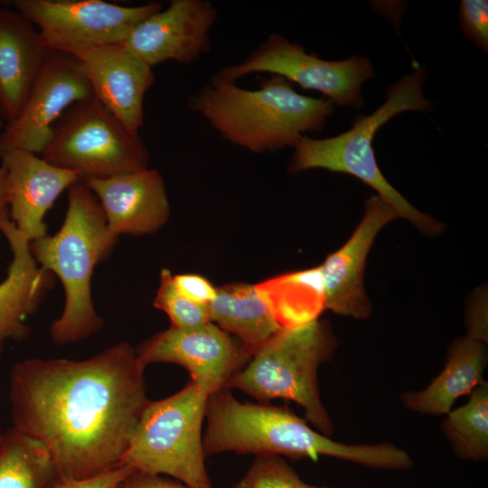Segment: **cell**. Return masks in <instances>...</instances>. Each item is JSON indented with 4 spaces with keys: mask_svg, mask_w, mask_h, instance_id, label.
<instances>
[{
    "mask_svg": "<svg viewBox=\"0 0 488 488\" xmlns=\"http://www.w3.org/2000/svg\"><path fill=\"white\" fill-rule=\"evenodd\" d=\"M145 369L127 342L82 360L19 361L9 372L13 427L46 447L61 479L108 472L150 401Z\"/></svg>",
    "mask_w": 488,
    "mask_h": 488,
    "instance_id": "cell-1",
    "label": "cell"
},
{
    "mask_svg": "<svg viewBox=\"0 0 488 488\" xmlns=\"http://www.w3.org/2000/svg\"><path fill=\"white\" fill-rule=\"evenodd\" d=\"M203 450L206 458L231 452L237 455H277L292 460L321 456L336 458L371 469L404 472L410 457L390 443L345 444L309 426L288 406L239 401L231 389L209 395L205 411Z\"/></svg>",
    "mask_w": 488,
    "mask_h": 488,
    "instance_id": "cell-2",
    "label": "cell"
},
{
    "mask_svg": "<svg viewBox=\"0 0 488 488\" xmlns=\"http://www.w3.org/2000/svg\"><path fill=\"white\" fill-rule=\"evenodd\" d=\"M190 106L227 141L253 153L295 147L307 132L323 130L333 104L296 92L271 75L257 89L213 76Z\"/></svg>",
    "mask_w": 488,
    "mask_h": 488,
    "instance_id": "cell-3",
    "label": "cell"
},
{
    "mask_svg": "<svg viewBox=\"0 0 488 488\" xmlns=\"http://www.w3.org/2000/svg\"><path fill=\"white\" fill-rule=\"evenodd\" d=\"M118 238L108 228L99 200L80 178L68 189L60 230L30 242L37 264L56 276L64 288V308L49 331L55 344L80 342L103 327L93 304L92 276L95 267L110 257Z\"/></svg>",
    "mask_w": 488,
    "mask_h": 488,
    "instance_id": "cell-4",
    "label": "cell"
},
{
    "mask_svg": "<svg viewBox=\"0 0 488 488\" xmlns=\"http://www.w3.org/2000/svg\"><path fill=\"white\" fill-rule=\"evenodd\" d=\"M425 70L417 65L387 89L386 101L372 114L357 119L348 131L335 136L314 139L306 135L294 147L288 171L295 174L309 169L344 173L374 189L397 212L428 236L441 232L442 225L411 205L381 174L372 148L377 130L392 117L408 110L429 111L433 103L422 91Z\"/></svg>",
    "mask_w": 488,
    "mask_h": 488,
    "instance_id": "cell-5",
    "label": "cell"
},
{
    "mask_svg": "<svg viewBox=\"0 0 488 488\" xmlns=\"http://www.w3.org/2000/svg\"><path fill=\"white\" fill-rule=\"evenodd\" d=\"M337 346L326 321L281 328L250 357L229 389H238L262 403L277 399L294 401L314 429L331 437L334 426L321 399L318 371Z\"/></svg>",
    "mask_w": 488,
    "mask_h": 488,
    "instance_id": "cell-6",
    "label": "cell"
},
{
    "mask_svg": "<svg viewBox=\"0 0 488 488\" xmlns=\"http://www.w3.org/2000/svg\"><path fill=\"white\" fill-rule=\"evenodd\" d=\"M208 397L190 380L173 395L150 400L121 465L171 477L192 488H212L202 434Z\"/></svg>",
    "mask_w": 488,
    "mask_h": 488,
    "instance_id": "cell-7",
    "label": "cell"
},
{
    "mask_svg": "<svg viewBox=\"0 0 488 488\" xmlns=\"http://www.w3.org/2000/svg\"><path fill=\"white\" fill-rule=\"evenodd\" d=\"M41 156L83 179L113 177L149 164L140 136L94 97L75 102L62 114Z\"/></svg>",
    "mask_w": 488,
    "mask_h": 488,
    "instance_id": "cell-8",
    "label": "cell"
},
{
    "mask_svg": "<svg viewBox=\"0 0 488 488\" xmlns=\"http://www.w3.org/2000/svg\"><path fill=\"white\" fill-rule=\"evenodd\" d=\"M8 5L38 29L49 51L72 56L124 42L140 22L164 8L160 2L127 6L103 0H13Z\"/></svg>",
    "mask_w": 488,
    "mask_h": 488,
    "instance_id": "cell-9",
    "label": "cell"
},
{
    "mask_svg": "<svg viewBox=\"0 0 488 488\" xmlns=\"http://www.w3.org/2000/svg\"><path fill=\"white\" fill-rule=\"evenodd\" d=\"M255 72L282 77L303 89L322 93L333 104L352 108L362 107L361 86L374 77L372 65L365 57L323 60L280 33H271L242 61L221 70L215 76L234 82Z\"/></svg>",
    "mask_w": 488,
    "mask_h": 488,
    "instance_id": "cell-10",
    "label": "cell"
},
{
    "mask_svg": "<svg viewBox=\"0 0 488 488\" xmlns=\"http://www.w3.org/2000/svg\"><path fill=\"white\" fill-rule=\"evenodd\" d=\"M136 352L145 368L157 362L182 366L208 395L229 388L251 357L238 339L212 322L192 330L170 326L140 343Z\"/></svg>",
    "mask_w": 488,
    "mask_h": 488,
    "instance_id": "cell-11",
    "label": "cell"
},
{
    "mask_svg": "<svg viewBox=\"0 0 488 488\" xmlns=\"http://www.w3.org/2000/svg\"><path fill=\"white\" fill-rule=\"evenodd\" d=\"M91 97L78 60L50 52L20 113L0 132V157L14 150L41 155L62 114L75 102Z\"/></svg>",
    "mask_w": 488,
    "mask_h": 488,
    "instance_id": "cell-12",
    "label": "cell"
},
{
    "mask_svg": "<svg viewBox=\"0 0 488 488\" xmlns=\"http://www.w3.org/2000/svg\"><path fill=\"white\" fill-rule=\"evenodd\" d=\"M216 19L210 1L172 0L140 22L123 43L151 68L169 61L190 64L211 49Z\"/></svg>",
    "mask_w": 488,
    "mask_h": 488,
    "instance_id": "cell-13",
    "label": "cell"
},
{
    "mask_svg": "<svg viewBox=\"0 0 488 488\" xmlns=\"http://www.w3.org/2000/svg\"><path fill=\"white\" fill-rule=\"evenodd\" d=\"M398 217L380 196L366 200L364 215L350 239L319 266L325 310L357 320L371 315V305L363 285L367 256L379 231Z\"/></svg>",
    "mask_w": 488,
    "mask_h": 488,
    "instance_id": "cell-14",
    "label": "cell"
},
{
    "mask_svg": "<svg viewBox=\"0 0 488 488\" xmlns=\"http://www.w3.org/2000/svg\"><path fill=\"white\" fill-rule=\"evenodd\" d=\"M74 57L94 98L138 135L144 125V99L155 80L153 68L123 42L88 49Z\"/></svg>",
    "mask_w": 488,
    "mask_h": 488,
    "instance_id": "cell-15",
    "label": "cell"
},
{
    "mask_svg": "<svg viewBox=\"0 0 488 488\" xmlns=\"http://www.w3.org/2000/svg\"><path fill=\"white\" fill-rule=\"evenodd\" d=\"M0 160L11 221L29 242L43 237L48 233L46 213L81 176L28 151H10Z\"/></svg>",
    "mask_w": 488,
    "mask_h": 488,
    "instance_id": "cell-16",
    "label": "cell"
},
{
    "mask_svg": "<svg viewBox=\"0 0 488 488\" xmlns=\"http://www.w3.org/2000/svg\"><path fill=\"white\" fill-rule=\"evenodd\" d=\"M83 181L99 200L108 228L118 237L153 234L169 219L164 181L155 169Z\"/></svg>",
    "mask_w": 488,
    "mask_h": 488,
    "instance_id": "cell-17",
    "label": "cell"
},
{
    "mask_svg": "<svg viewBox=\"0 0 488 488\" xmlns=\"http://www.w3.org/2000/svg\"><path fill=\"white\" fill-rule=\"evenodd\" d=\"M11 253L6 276L0 282V356L9 342L28 338V321L54 287L55 276L33 258L30 242L9 221L0 228Z\"/></svg>",
    "mask_w": 488,
    "mask_h": 488,
    "instance_id": "cell-18",
    "label": "cell"
},
{
    "mask_svg": "<svg viewBox=\"0 0 488 488\" xmlns=\"http://www.w3.org/2000/svg\"><path fill=\"white\" fill-rule=\"evenodd\" d=\"M50 52L22 13L0 5V117L5 123L20 113Z\"/></svg>",
    "mask_w": 488,
    "mask_h": 488,
    "instance_id": "cell-19",
    "label": "cell"
},
{
    "mask_svg": "<svg viewBox=\"0 0 488 488\" xmlns=\"http://www.w3.org/2000/svg\"><path fill=\"white\" fill-rule=\"evenodd\" d=\"M487 362L485 343L466 335L456 338L447 348L443 370L426 388L403 391L399 400L413 413L446 416L460 397L469 395L485 381Z\"/></svg>",
    "mask_w": 488,
    "mask_h": 488,
    "instance_id": "cell-20",
    "label": "cell"
},
{
    "mask_svg": "<svg viewBox=\"0 0 488 488\" xmlns=\"http://www.w3.org/2000/svg\"><path fill=\"white\" fill-rule=\"evenodd\" d=\"M208 311L211 322L238 339L251 356L281 329L256 285L216 287Z\"/></svg>",
    "mask_w": 488,
    "mask_h": 488,
    "instance_id": "cell-21",
    "label": "cell"
},
{
    "mask_svg": "<svg viewBox=\"0 0 488 488\" xmlns=\"http://www.w3.org/2000/svg\"><path fill=\"white\" fill-rule=\"evenodd\" d=\"M280 328L318 319L324 307L320 267L282 274L256 285Z\"/></svg>",
    "mask_w": 488,
    "mask_h": 488,
    "instance_id": "cell-22",
    "label": "cell"
},
{
    "mask_svg": "<svg viewBox=\"0 0 488 488\" xmlns=\"http://www.w3.org/2000/svg\"><path fill=\"white\" fill-rule=\"evenodd\" d=\"M54 462L38 440L10 427L0 436V488H54Z\"/></svg>",
    "mask_w": 488,
    "mask_h": 488,
    "instance_id": "cell-23",
    "label": "cell"
},
{
    "mask_svg": "<svg viewBox=\"0 0 488 488\" xmlns=\"http://www.w3.org/2000/svg\"><path fill=\"white\" fill-rule=\"evenodd\" d=\"M468 400L445 416L440 430L454 455L465 461H488V382L477 386Z\"/></svg>",
    "mask_w": 488,
    "mask_h": 488,
    "instance_id": "cell-24",
    "label": "cell"
},
{
    "mask_svg": "<svg viewBox=\"0 0 488 488\" xmlns=\"http://www.w3.org/2000/svg\"><path fill=\"white\" fill-rule=\"evenodd\" d=\"M154 305L166 314L170 326L179 330L195 329L211 322L208 305L196 304L182 296L174 285L172 272L167 268L161 270Z\"/></svg>",
    "mask_w": 488,
    "mask_h": 488,
    "instance_id": "cell-25",
    "label": "cell"
},
{
    "mask_svg": "<svg viewBox=\"0 0 488 488\" xmlns=\"http://www.w3.org/2000/svg\"><path fill=\"white\" fill-rule=\"evenodd\" d=\"M234 488H331L305 483L283 456H255L252 464Z\"/></svg>",
    "mask_w": 488,
    "mask_h": 488,
    "instance_id": "cell-26",
    "label": "cell"
},
{
    "mask_svg": "<svg viewBox=\"0 0 488 488\" xmlns=\"http://www.w3.org/2000/svg\"><path fill=\"white\" fill-rule=\"evenodd\" d=\"M459 23L465 36L485 53L488 50V2L486 0H462Z\"/></svg>",
    "mask_w": 488,
    "mask_h": 488,
    "instance_id": "cell-27",
    "label": "cell"
},
{
    "mask_svg": "<svg viewBox=\"0 0 488 488\" xmlns=\"http://www.w3.org/2000/svg\"><path fill=\"white\" fill-rule=\"evenodd\" d=\"M173 282L182 296L196 304L208 305L216 296V287L197 274L173 275Z\"/></svg>",
    "mask_w": 488,
    "mask_h": 488,
    "instance_id": "cell-28",
    "label": "cell"
},
{
    "mask_svg": "<svg viewBox=\"0 0 488 488\" xmlns=\"http://www.w3.org/2000/svg\"><path fill=\"white\" fill-rule=\"evenodd\" d=\"M135 470L127 465H121L99 475L81 479H59L54 488H116L125 478Z\"/></svg>",
    "mask_w": 488,
    "mask_h": 488,
    "instance_id": "cell-29",
    "label": "cell"
},
{
    "mask_svg": "<svg viewBox=\"0 0 488 488\" xmlns=\"http://www.w3.org/2000/svg\"><path fill=\"white\" fill-rule=\"evenodd\" d=\"M116 488H192L171 477L134 471Z\"/></svg>",
    "mask_w": 488,
    "mask_h": 488,
    "instance_id": "cell-30",
    "label": "cell"
},
{
    "mask_svg": "<svg viewBox=\"0 0 488 488\" xmlns=\"http://www.w3.org/2000/svg\"><path fill=\"white\" fill-rule=\"evenodd\" d=\"M5 169L0 165V228L10 221L9 210L5 191Z\"/></svg>",
    "mask_w": 488,
    "mask_h": 488,
    "instance_id": "cell-31",
    "label": "cell"
},
{
    "mask_svg": "<svg viewBox=\"0 0 488 488\" xmlns=\"http://www.w3.org/2000/svg\"><path fill=\"white\" fill-rule=\"evenodd\" d=\"M5 125V123L4 120L0 117V132L3 130Z\"/></svg>",
    "mask_w": 488,
    "mask_h": 488,
    "instance_id": "cell-32",
    "label": "cell"
},
{
    "mask_svg": "<svg viewBox=\"0 0 488 488\" xmlns=\"http://www.w3.org/2000/svg\"><path fill=\"white\" fill-rule=\"evenodd\" d=\"M1 434H2V431H1V429H0V436H1Z\"/></svg>",
    "mask_w": 488,
    "mask_h": 488,
    "instance_id": "cell-33",
    "label": "cell"
}]
</instances>
